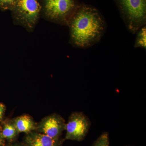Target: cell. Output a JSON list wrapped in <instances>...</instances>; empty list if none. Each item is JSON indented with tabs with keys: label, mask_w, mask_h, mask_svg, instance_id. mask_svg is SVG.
Masks as SVG:
<instances>
[{
	"label": "cell",
	"mask_w": 146,
	"mask_h": 146,
	"mask_svg": "<svg viewBox=\"0 0 146 146\" xmlns=\"http://www.w3.org/2000/svg\"><path fill=\"white\" fill-rule=\"evenodd\" d=\"M68 26L71 44L86 49L100 42L105 32L106 25L103 16L96 8L81 3Z\"/></svg>",
	"instance_id": "6da1fadb"
},
{
	"label": "cell",
	"mask_w": 146,
	"mask_h": 146,
	"mask_svg": "<svg viewBox=\"0 0 146 146\" xmlns=\"http://www.w3.org/2000/svg\"><path fill=\"white\" fill-rule=\"evenodd\" d=\"M41 14L56 23L68 26L71 18L80 5L78 0H38Z\"/></svg>",
	"instance_id": "7a4b0ae2"
},
{
	"label": "cell",
	"mask_w": 146,
	"mask_h": 146,
	"mask_svg": "<svg viewBox=\"0 0 146 146\" xmlns=\"http://www.w3.org/2000/svg\"><path fill=\"white\" fill-rule=\"evenodd\" d=\"M129 31L135 34L146 25V0H115Z\"/></svg>",
	"instance_id": "3957f363"
},
{
	"label": "cell",
	"mask_w": 146,
	"mask_h": 146,
	"mask_svg": "<svg viewBox=\"0 0 146 146\" xmlns=\"http://www.w3.org/2000/svg\"><path fill=\"white\" fill-rule=\"evenodd\" d=\"M11 11L15 23L32 31L39 21L41 6L38 0H18Z\"/></svg>",
	"instance_id": "277c9868"
},
{
	"label": "cell",
	"mask_w": 146,
	"mask_h": 146,
	"mask_svg": "<svg viewBox=\"0 0 146 146\" xmlns=\"http://www.w3.org/2000/svg\"><path fill=\"white\" fill-rule=\"evenodd\" d=\"M91 125L90 120L83 112H73L66 123L65 140L82 141L88 133Z\"/></svg>",
	"instance_id": "5b68a950"
},
{
	"label": "cell",
	"mask_w": 146,
	"mask_h": 146,
	"mask_svg": "<svg viewBox=\"0 0 146 146\" xmlns=\"http://www.w3.org/2000/svg\"><path fill=\"white\" fill-rule=\"evenodd\" d=\"M65 120L62 116L53 113L37 123L35 131L54 139H59L63 131L65 130Z\"/></svg>",
	"instance_id": "8992f818"
},
{
	"label": "cell",
	"mask_w": 146,
	"mask_h": 146,
	"mask_svg": "<svg viewBox=\"0 0 146 146\" xmlns=\"http://www.w3.org/2000/svg\"><path fill=\"white\" fill-rule=\"evenodd\" d=\"M26 146H62L60 139H54L36 131L27 133L25 137Z\"/></svg>",
	"instance_id": "52a82bcc"
},
{
	"label": "cell",
	"mask_w": 146,
	"mask_h": 146,
	"mask_svg": "<svg viewBox=\"0 0 146 146\" xmlns=\"http://www.w3.org/2000/svg\"><path fill=\"white\" fill-rule=\"evenodd\" d=\"M12 120L19 133L24 132L27 134L36 130L37 123L30 115L25 114L13 118Z\"/></svg>",
	"instance_id": "ba28073f"
},
{
	"label": "cell",
	"mask_w": 146,
	"mask_h": 146,
	"mask_svg": "<svg viewBox=\"0 0 146 146\" xmlns=\"http://www.w3.org/2000/svg\"><path fill=\"white\" fill-rule=\"evenodd\" d=\"M0 127L3 138L9 142L14 141L19 133L12 119H7L3 121L2 125Z\"/></svg>",
	"instance_id": "9c48e42d"
},
{
	"label": "cell",
	"mask_w": 146,
	"mask_h": 146,
	"mask_svg": "<svg viewBox=\"0 0 146 146\" xmlns=\"http://www.w3.org/2000/svg\"><path fill=\"white\" fill-rule=\"evenodd\" d=\"M136 36L134 47L141 48L146 49V26H144L136 32Z\"/></svg>",
	"instance_id": "30bf717a"
},
{
	"label": "cell",
	"mask_w": 146,
	"mask_h": 146,
	"mask_svg": "<svg viewBox=\"0 0 146 146\" xmlns=\"http://www.w3.org/2000/svg\"><path fill=\"white\" fill-rule=\"evenodd\" d=\"M93 146H109V139L108 133L104 132L99 137Z\"/></svg>",
	"instance_id": "8fae6325"
},
{
	"label": "cell",
	"mask_w": 146,
	"mask_h": 146,
	"mask_svg": "<svg viewBox=\"0 0 146 146\" xmlns=\"http://www.w3.org/2000/svg\"><path fill=\"white\" fill-rule=\"evenodd\" d=\"M18 0H0V8L3 10H11Z\"/></svg>",
	"instance_id": "7c38bea8"
},
{
	"label": "cell",
	"mask_w": 146,
	"mask_h": 146,
	"mask_svg": "<svg viewBox=\"0 0 146 146\" xmlns=\"http://www.w3.org/2000/svg\"><path fill=\"white\" fill-rule=\"evenodd\" d=\"M6 110V107L5 105L3 104L0 103V121L3 120V118Z\"/></svg>",
	"instance_id": "4fadbf2b"
},
{
	"label": "cell",
	"mask_w": 146,
	"mask_h": 146,
	"mask_svg": "<svg viewBox=\"0 0 146 146\" xmlns=\"http://www.w3.org/2000/svg\"><path fill=\"white\" fill-rule=\"evenodd\" d=\"M5 144V140L3 138L1 133V127H0V146H4Z\"/></svg>",
	"instance_id": "5bb4252c"
},
{
	"label": "cell",
	"mask_w": 146,
	"mask_h": 146,
	"mask_svg": "<svg viewBox=\"0 0 146 146\" xmlns=\"http://www.w3.org/2000/svg\"><path fill=\"white\" fill-rule=\"evenodd\" d=\"M11 146H24V145H21V144H13V145H11Z\"/></svg>",
	"instance_id": "9a60e30c"
}]
</instances>
